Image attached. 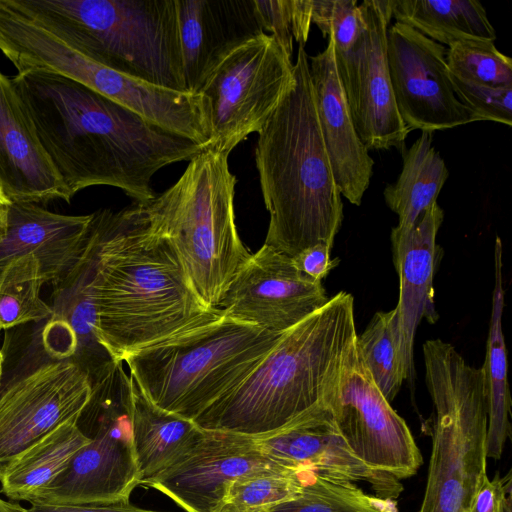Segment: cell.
Listing matches in <instances>:
<instances>
[{
  "mask_svg": "<svg viewBox=\"0 0 512 512\" xmlns=\"http://www.w3.org/2000/svg\"><path fill=\"white\" fill-rule=\"evenodd\" d=\"M356 344L374 383L391 403L404 382L395 310L375 313L364 331L357 335Z\"/></svg>",
  "mask_w": 512,
  "mask_h": 512,
  "instance_id": "obj_32",
  "label": "cell"
},
{
  "mask_svg": "<svg viewBox=\"0 0 512 512\" xmlns=\"http://www.w3.org/2000/svg\"><path fill=\"white\" fill-rule=\"evenodd\" d=\"M254 438L262 453L285 468L335 481H362L382 498L395 499L403 491L400 480L370 469L353 454L323 402Z\"/></svg>",
  "mask_w": 512,
  "mask_h": 512,
  "instance_id": "obj_17",
  "label": "cell"
},
{
  "mask_svg": "<svg viewBox=\"0 0 512 512\" xmlns=\"http://www.w3.org/2000/svg\"><path fill=\"white\" fill-rule=\"evenodd\" d=\"M78 423L89 442L30 504L127 502L141 483L132 428V388L123 362L91 383Z\"/></svg>",
  "mask_w": 512,
  "mask_h": 512,
  "instance_id": "obj_10",
  "label": "cell"
},
{
  "mask_svg": "<svg viewBox=\"0 0 512 512\" xmlns=\"http://www.w3.org/2000/svg\"><path fill=\"white\" fill-rule=\"evenodd\" d=\"M294 81V64L268 33L246 42L213 71L199 94L210 126L207 148L230 154L259 132Z\"/></svg>",
  "mask_w": 512,
  "mask_h": 512,
  "instance_id": "obj_11",
  "label": "cell"
},
{
  "mask_svg": "<svg viewBox=\"0 0 512 512\" xmlns=\"http://www.w3.org/2000/svg\"><path fill=\"white\" fill-rule=\"evenodd\" d=\"M392 18L448 45L463 40L494 42L496 33L477 0H390Z\"/></svg>",
  "mask_w": 512,
  "mask_h": 512,
  "instance_id": "obj_29",
  "label": "cell"
},
{
  "mask_svg": "<svg viewBox=\"0 0 512 512\" xmlns=\"http://www.w3.org/2000/svg\"><path fill=\"white\" fill-rule=\"evenodd\" d=\"M354 299L340 291L284 332L241 382L193 421L203 430L259 436L322 401L356 342Z\"/></svg>",
  "mask_w": 512,
  "mask_h": 512,
  "instance_id": "obj_4",
  "label": "cell"
},
{
  "mask_svg": "<svg viewBox=\"0 0 512 512\" xmlns=\"http://www.w3.org/2000/svg\"><path fill=\"white\" fill-rule=\"evenodd\" d=\"M0 51L17 73L43 71L78 82L153 124L208 147L211 133L199 93L180 92L135 79L84 56L55 34L0 1Z\"/></svg>",
  "mask_w": 512,
  "mask_h": 512,
  "instance_id": "obj_9",
  "label": "cell"
},
{
  "mask_svg": "<svg viewBox=\"0 0 512 512\" xmlns=\"http://www.w3.org/2000/svg\"><path fill=\"white\" fill-rule=\"evenodd\" d=\"M40 264L33 255L8 262L0 270V328L48 320L53 309L40 296L44 284Z\"/></svg>",
  "mask_w": 512,
  "mask_h": 512,
  "instance_id": "obj_31",
  "label": "cell"
},
{
  "mask_svg": "<svg viewBox=\"0 0 512 512\" xmlns=\"http://www.w3.org/2000/svg\"><path fill=\"white\" fill-rule=\"evenodd\" d=\"M78 420L67 421L14 458L0 474L1 492L15 501L30 502L89 442Z\"/></svg>",
  "mask_w": 512,
  "mask_h": 512,
  "instance_id": "obj_28",
  "label": "cell"
},
{
  "mask_svg": "<svg viewBox=\"0 0 512 512\" xmlns=\"http://www.w3.org/2000/svg\"><path fill=\"white\" fill-rule=\"evenodd\" d=\"M432 134L422 131L409 148L402 149V170L383 191L386 205L398 216V224L391 231V246L402 241L420 215L437 202L448 179L446 164L432 145Z\"/></svg>",
  "mask_w": 512,
  "mask_h": 512,
  "instance_id": "obj_26",
  "label": "cell"
},
{
  "mask_svg": "<svg viewBox=\"0 0 512 512\" xmlns=\"http://www.w3.org/2000/svg\"><path fill=\"white\" fill-rule=\"evenodd\" d=\"M359 8L364 31L351 60L338 76L355 129L367 149H403L410 131L397 110L388 69L390 0H365Z\"/></svg>",
  "mask_w": 512,
  "mask_h": 512,
  "instance_id": "obj_16",
  "label": "cell"
},
{
  "mask_svg": "<svg viewBox=\"0 0 512 512\" xmlns=\"http://www.w3.org/2000/svg\"><path fill=\"white\" fill-rule=\"evenodd\" d=\"M445 46L395 22L387 29V62L399 115L409 129L434 132L480 121L456 96Z\"/></svg>",
  "mask_w": 512,
  "mask_h": 512,
  "instance_id": "obj_14",
  "label": "cell"
},
{
  "mask_svg": "<svg viewBox=\"0 0 512 512\" xmlns=\"http://www.w3.org/2000/svg\"><path fill=\"white\" fill-rule=\"evenodd\" d=\"M511 512V511H510Z\"/></svg>",
  "mask_w": 512,
  "mask_h": 512,
  "instance_id": "obj_46",
  "label": "cell"
},
{
  "mask_svg": "<svg viewBox=\"0 0 512 512\" xmlns=\"http://www.w3.org/2000/svg\"><path fill=\"white\" fill-rule=\"evenodd\" d=\"M11 201L0 184V244L6 237Z\"/></svg>",
  "mask_w": 512,
  "mask_h": 512,
  "instance_id": "obj_42",
  "label": "cell"
},
{
  "mask_svg": "<svg viewBox=\"0 0 512 512\" xmlns=\"http://www.w3.org/2000/svg\"><path fill=\"white\" fill-rule=\"evenodd\" d=\"M329 299L322 281L298 270L291 257L263 244L235 275L218 309L233 319L284 333Z\"/></svg>",
  "mask_w": 512,
  "mask_h": 512,
  "instance_id": "obj_15",
  "label": "cell"
},
{
  "mask_svg": "<svg viewBox=\"0 0 512 512\" xmlns=\"http://www.w3.org/2000/svg\"><path fill=\"white\" fill-rule=\"evenodd\" d=\"M331 249L326 244H315L291 257L292 262L302 273L322 281L339 263L338 258H331Z\"/></svg>",
  "mask_w": 512,
  "mask_h": 512,
  "instance_id": "obj_39",
  "label": "cell"
},
{
  "mask_svg": "<svg viewBox=\"0 0 512 512\" xmlns=\"http://www.w3.org/2000/svg\"><path fill=\"white\" fill-rule=\"evenodd\" d=\"M10 77L72 197L91 186H111L146 204L156 196L151 184L157 171L206 148L69 78L43 71Z\"/></svg>",
  "mask_w": 512,
  "mask_h": 512,
  "instance_id": "obj_1",
  "label": "cell"
},
{
  "mask_svg": "<svg viewBox=\"0 0 512 512\" xmlns=\"http://www.w3.org/2000/svg\"><path fill=\"white\" fill-rule=\"evenodd\" d=\"M312 23V0H292V36L299 44L307 42Z\"/></svg>",
  "mask_w": 512,
  "mask_h": 512,
  "instance_id": "obj_41",
  "label": "cell"
},
{
  "mask_svg": "<svg viewBox=\"0 0 512 512\" xmlns=\"http://www.w3.org/2000/svg\"><path fill=\"white\" fill-rule=\"evenodd\" d=\"M495 281L492 293L491 317L486 357L482 366L487 403V458H501L511 432V395L508 384L507 349L502 328L504 310L503 246L496 237L494 249Z\"/></svg>",
  "mask_w": 512,
  "mask_h": 512,
  "instance_id": "obj_27",
  "label": "cell"
},
{
  "mask_svg": "<svg viewBox=\"0 0 512 512\" xmlns=\"http://www.w3.org/2000/svg\"><path fill=\"white\" fill-rule=\"evenodd\" d=\"M446 63L455 77L492 87H512V59L493 42L463 40L448 46Z\"/></svg>",
  "mask_w": 512,
  "mask_h": 512,
  "instance_id": "obj_34",
  "label": "cell"
},
{
  "mask_svg": "<svg viewBox=\"0 0 512 512\" xmlns=\"http://www.w3.org/2000/svg\"><path fill=\"white\" fill-rule=\"evenodd\" d=\"M312 22L331 36L337 72H342L361 39L364 20L356 0H312Z\"/></svg>",
  "mask_w": 512,
  "mask_h": 512,
  "instance_id": "obj_35",
  "label": "cell"
},
{
  "mask_svg": "<svg viewBox=\"0 0 512 512\" xmlns=\"http://www.w3.org/2000/svg\"><path fill=\"white\" fill-rule=\"evenodd\" d=\"M313 474L282 467L249 471L226 484L214 512H269L296 499Z\"/></svg>",
  "mask_w": 512,
  "mask_h": 512,
  "instance_id": "obj_30",
  "label": "cell"
},
{
  "mask_svg": "<svg viewBox=\"0 0 512 512\" xmlns=\"http://www.w3.org/2000/svg\"><path fill=\"white\" fill-rule=\"evenodd\" d=\"M433 405L432 446L418 512H465L487 475V403L483 368L441 339L423 344Z\"/></svg>",
  "mask_w": 512,
  "mask_h": 512,
  "instance_id": "obj_8",
  "label": "cell"
},
{
  "mask_svg": "<svg viewBox=\"0 0 512 512\" xmlns=\"http://www.w3.org/2000/svg\"><path fill=\"white\" fill-rule=\"evenodd\" d=\"M93 213L64 215L40 204L12 202L7 234L0 244V270L11 260L33 255L44 282L63 278L86 250Z\"/></svg>",
  "mask_w": 512,
  "mask_h": 512,
  "instance_id": "obj_24",
  "label": "cell"
},
{
  "mask_svg": "<svg viewBox=\"0 0 512 512\" xmlns=\"http://www.w3.org/2000/svg\"><path fill=\"white\" fill-rule=\"evenodd\" d=\"M89 59L187 92L176 0H9Z\"/></svg>",
  "mask_w": 512,
  "mask_h": 512,
  "instance_id": "obj_5",
  "label": "cell"
},
{
  "mask_svg": "<svg viewBox=\"0 0 512 512\" xmlns=\"http://www.w3.org/2000/svg\"><path fill=\"white\" fill-rule=\"evenodd\" d=\"M450 79L457 98L480 121L512 125V87H492L467 82L451 73Z\"/></svg>",
  "mask_w": 512,
  "mask_h": 512,
  "instance_id": "obj_36",
  "label": "cell"
},
{
  "mask_svg": "<svg viewBox=\"0 0 512 512\" xmlns=\"http://www.w3.org/2000/svg\"><path fill=\"white\" fill-rule=\"evenodd\" d=\"M321 402L367 467L400 481L418 472L423 460L411 430L374 383L356 342Z\"/></svg>",
  "mask_w": 512,
  "mask_h": 512,
  "instance_id": "obj_12",
  "label": "cell"
},
{
  "mask_svg": "<svg viewBox=\"0 0 512 512\" xmlns=\"http://www.w3.org/2000/svg\"><path fill=\"white\" fill-rule=\"evenodd\" d=\"M92 241L97 338L114 361L221 314L197 297L142 204L93 213Z\"/></svg>",
  "mask_w": 512,
  "mask_h": 512,
  "instance_id": "obj_2",
  "label": "cell"
},
{
  "mask_svg": "<svg viewBox=\"0 0 512 512\" xmlns=\"http://www.w3.org/2000/svg\"><path fill=\"white\" fill-rule=\"evenodd\" d=\"M271 467L285 468L261 452L254 436L204 430L183 459L143 486L164 494L186 512H214L229 481Z\"/></svg>",
  "mask_w": 512,
  "mask_h": 512,
  "instance_id": "obj_18",
  "label": "cell"
},
{
  "mask_svg": "<svg viewBox=\"0 0 512 512\" xmlns=\"http://www.w3.org/2000/svg\"><path fill=\"white\" fill-rule=\"evenodd\" d=\"M228 156L205 148L171 187L143 204L150 228L171 244L195 294L211 309L251 256L235 222L237 180Z\"/></svg>",
  "mask_w": 512,
  "mask_h": 512,
  "instance_id": "obj_6",
  "label": "cell"
},
{
  "mask_svg": "<svg viewBox=\"0 0 512 512\" xmlns=\"http://www.w3.org/2000/svg\"><path fill=\"white\" fill-rule=\"evenodd\" d=\"M186 91L199 93L219 64L262 35L254 0H176Z\"/></svg>",
  "mask_w": 512,
  "mask_h": 512,
  "instance_id": "obj_19",
  "label": "cell"
},
{
  "mask_svg": "<svg viewBox=\"0 0 512 512\" xmlns=\"http://www.w3.org/2000/svg\"><path fill=\"white\" fill-rule=\"evenodd\" d=\"M88 373L73 359H51L0 391V474L61 424L79 420L91 397Z\"/></svg>",
  "mask_w": 512,
  "mask_h": 512,
  "instance_id": "obj_13",
  "label": "cell"
},
{
  "mask_svg": "<svg viewBox=\"0 0 512 512\" xmlns=\"http://www.w3.org/2000/svg\"><path fill=\"white\" fill-rule=\"evenodd\" d=\"M444 212L436 202L426 209L405 238L392 247L395 270L399 277V298L395 324L404 381L414 384V338L420 321L435 323L439 315L433 299V279L440 260L436 237Z\"/></svg>",
  "mask_w": 512,
  "mask_h": 512,
  "instance_id": "obj_20",
  "label": "cell"
},
{
  "mask_svg": "<svg viewBox=\"0 0 512 512\" xmlns=\"http://www.w3.org/2000/svg\"><path fill=\"white\" fill-rule=\"evenodd\" d=\"M130 380L133 440L140 485H144L183 459L201 440L204 430L193 420L156 406L134 378L130 376Z\"/></svg>",
  "mask_w": 512,
  "mask_h": 512,
  "instance_id": "obj_25",
  "label": "cell"
},
{
  "mask_svg": "<svg viewBox=\"0 0 512 512\" xmlns=\"http://www.w3.org/2000/svg\"><path fill=\"white\" fill-rule=\"evenodd\" d=\"M394 499L365 493L355 483L313 474L302 493L269 512H398Z\"/></svg>",
  "mask_w": 512,
  "mask_h": 512,
  "instance_id": "obj_33",
  "label": "cell"
},
{
  "mask_svg": "<svg viewBox=\"0 0 512 512\" xmlns=\"http://www.w3.org/2000/svg\"><path fill=\"white\" fill-rule=\"evenodd\" d=\"M0 331H1V328H0Z\"/></svg>",
  "mask_w": 512,
  "mask_h": 512,
  "instance_id": "obj_45",
  "label": "cell"
},
{
  "mask_svg": "<svg viewBox=\"0 0 512 512\" xmlns=\"http://www.w3.org/2000/svg\"><path fill=\"white\" fill-rule=\"evenodd\" d=\"M264 32L271 35L292 59V0H254Z\"/></svg>",
  "mask_w": 512,
  "mask_h": 512,
  "instance_id": "obj_37",
  "label": "cell"
},
{
  "mask_svg": "<svg viewBox=\"0 0 512 512\" xmlns=\"http://www.w3.org/2000/svg\"><path fill=\"white\" fill-rule=\"evenodd\" d=\"M0 184L11 202L73 198L41 145L11 77L0 70Z\"/></svg>",
  "mask_w": 512,
  "mask_h": 512,
  "instance_id": "obj_22",
  "label": "cell"
},
{
  "mask_svg": "<svg viewBox=\"0 0 512 512\" xmlns=\"http://www.w3.org/2000/svg\"><path fill=\"white\" fill-rule=\"evenodd\" d=\"M93 241H89L75 266L53 283L52 316L42 339L51 359H73L93 382L116 361L97 338V318L92 293Z\"/></svg>",
  "mask_w": 512,
  "mask_h": 512,
  "instance_id": "obj_23",
  "label": "cell"
},
{
  "mask_svg": "<svg viewBox=\"0 0 512 512\" xmlns=\"http://www.w3.org/2000/svg\"><path fill=\"white\" fill-rule=\"evenodd\" d=\"M317 115L337 188L359 206L373 174L374 161L355 129L329 36L326 48L308 57Z\"/></svg>",
  "mask_w": 512,
  "mask_h": 512,
  "instance_id": "obj_21",
  "label": "cell"
},
{
  "mask_svg": "<svg viewBox=\"0 0 512 512\" xmlns=\"http://www.w3.org/2000/svg\"><path fill=\"white\" fill-rule=\"evenodd\" d=\"M25 512H160L143 509L127 502L87 503L74 505L31 504Z\"/></svg>",
  "mask_w": 512,
  "mask_h": 512,
  "instance_id": "obj_40",
  "label": "cell"
},
{
  "mask_svg": "<svg viewBox=\"0 0 512 512\" xmlns=\"http://www.w3.org/2000/svg\"><path fill=\"white\" fill-rule=\"evenodd\" d=\"M0 512H25V507L0 498Z\"/></svg>",
  "mask_w": 512,
  "mask_h": 512,
  "instance_id": "obj_43",
  "label": "cell"
},
{
  "mask_svg": "<svg viewBox=\"0 0 512 512\" xmlns=\"http://www.w3.org/2000/svg\"><path fill=\"white\" fill-rule=\"evenodd\" d=\"M3 364H4V355L0 349V386H1L2 376H3Z\"/></svg>",
  "mask_w": 512,
  "mask_h": 512,
  "instance_id": "obj_44",
  "label": "cell"
},
{
  "mask_svg": "<svg viewBox=\"0 0 512 512\" xmlns=\"http://www.w3.org/2000/svg\"><path fill=\"white\" fill-rule=\"evenodd\" d=\"M510 488V473L506 478H501L498 473L493 479L486 477L465 512H510Z\"/></svg>",
  "mask_w": 512,
  "mask_h": 512,
  "instance_id": "obj_38",
  "label": "cell"
},
{
  "mask_svg": "<svg viewBox=\"0 0 512 512\" xmlns=\"http://www.w3.org/2000/svg\"><path fill=\"white\" fill-rule=\"evenodd\" d=\"M283 333L223 314L138 350L124 361L158 407L194 420L241 382Z\"/></svg>",
  "mask_w": 512,
  "mask_h": 512,
  "instance_id": "obj_7",
  "label": "cell"
},
{
  "mask_svg": "<svg viewBox=\"0 0 512 512\" xmlns=\"http://www.w3.org/2000/svg\"><path fill=\"white\" fill-rule=\"evenodd\" d=\"M255 163L270 220L265 245L293 257L333 247L343 203L320 130L308 55L299 45L294 81L258 132Z\"/></svg>",
  "mask_w": 512,
  "mask_h": 512,
  "instance_id": "obj_3",
  "label": "cell"
}]
</instances>
